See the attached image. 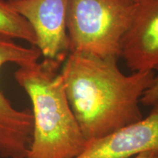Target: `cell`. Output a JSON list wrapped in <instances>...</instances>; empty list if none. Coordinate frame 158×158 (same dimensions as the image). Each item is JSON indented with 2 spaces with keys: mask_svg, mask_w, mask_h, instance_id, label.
<instances>
[{
  "mask_svg": "<svg viewBox=\"0 0 158 158\" xmlns=\"http://www.w3.org/2000/svg\"><path fill=\"white\" fill-rule=\"evenodd\" d=\"M120 57L133 72L158 71V0H136Z\"/></svg>",
  "mask_w": 158,
  "mask_h": 158,
  "instance_id": "obj_6",
  "label": "cell"
},
{
  "mask_svg": "<svg viewBox=\"0 0 158 158\" xmlns=\"http://www.w3.org/2000/svg\"><path fill=\"white\" fill-rule=\"evenodd\" d=\"M41 53L36 46L18 44L0 35V70L7 63L19 67L36 62ZM33 115L29 110H19L0 89V157L27 158L33 135Z\"/></svg>",
  "mask_w": 158,
  "mask_h": 158,
  "instance_id": "obj_4",
  "label": "cell"
},
{
  "mask_svg": "<svg viewBox=\"0 0 158 158\" xmlns=\"http://www.w3.org/2000/svg\"><path fill=\"white\" fill-rule=\"evenodd\" d=\"M69 0H16L7 2L31 25L36 47L43 58L64 63L70 53L67 31Z\"/></svg>",
  "mask_w": 158,
  "mask_h": 158,
  "instance_id": "obj_5",
  "label": "cell"
},
{
  "mask_svg": "<svg viewBox=\"0 0 158 158\" xmlns=\"http://www.w3.org/2000/svg\"><path fill=\"white\" fill-rule=\"evenodd\" d=\"M61 65L43 59L14 73L32 106V141L27 158H76L87 145L67 98Z\"/></svg>",
  "mask_w": 158,
  "mask_h": 158,
  "instance_id": "obj_2",
  "label": "cell"
},
{
  "mask_svg": "<svg viewBox=\"0 0 158 158\" xmlns=\"http://www.w3.org/2000/svg\"><path fill=\"white\" fill-rule=\"evenodd\" d=\"M5 2H12V1H16V0H4Z\"/></svg>",
  "mask_w": 158,
  "mask_h": 158,
  "instance_id": "obj_11",
  "label": "cell"
},
{
  "mask_svg": "<svg viewBox=\"0 0 158 158\" xmlns=\"http://www.w3.org/2000/svg\"><path fill=\"white\" fill-rule=\"evenodd\" d=\"M134 1H136V0H134Z\"/></svg>",
  "mask_w": 158,
  "mask_h": 158,
  "instance_id": "obj_12",
  "label": "cell"
},
{
  "mask_svg": "<svg viewBox=\"0 0 158 158\" xmlns=\"http://www.w3.org/2000/svg\"><path fill=\"white\" fill-rule=\"evenodd\" d=\"M146 152L158 153V100L146 117L87 142L84 151L76 158H131Z\"/></svg>",
  "mask_w": 158,
  "mask_h": 158,
  "instance_id": "obj_7",
  "label": "cell"
},
{
  "mask_svg": "<svg viewBox=\"0 0 158 158\" xmlns=\"http://www.w3.org/2000/svg\"><path fill=\"white\" fill-rule=\"evenodd\" d=\"M135 5L134 0H69L70 53L118 59Z\"/></svg>",
  "mask_w": 158,
  "mask_h": 158,
  "instance_id": "obj_3",
  "label": "cell"
},
{
  "mask_svg": "<svg viewBox=\"0 0 158 158\" xmlns=\"http://www.w3.org/2000/svg\"><path fill=\"white\" fill-rule=\"evenodd\" d=\"M117 61L70 52L60 71L70 108L87 142L143 117L141 99L153 82L155 72L125 75Z\"/></svg>",
  "mask_w": 158,
  "mask_h": 158,
  "instance_id": "obj_1",
  "label": "cell"
},
{
  "mask_svg": "<svg viewBox=\"0 0 158 158\" xmlns=\"http://www.w3.org/2000/svg\"><path fill=\"white\" fill-rule=\"evenodd\" d=\"M0 35L23 40L32 46L37 45L36 36L31 25L4 0H0Z\"/></svg>",
  "mask_w": 158,
  "mask_h": 158,
  "instance_id": "obj_8",
  "label": "cell"
},
{
  "mask_svg": "<svg viewBox=\"0 0 158 158\" xmlns=\"http://www.w3.org/2000/svg\"><path fill=\"white\" fill-rule=\"evenodd\" d=\"M158 100V76L155 77L153 82L144 92L141 99V103L146 106H152Z\"/></svg>",
  "mask_w": 158,
  "mask_h": 158,
  "instance_id": "obj_9",
  "label": "cell"
},
{
  "mask_svg": "<svg viewBox=\"0 0 158 158\" xmlns=\"http://www.w3.org/2000/svg\"><path fill=\"white\" fill-rule=\"evenodd\" d=\"M131 158H158V153L155 152H146L138 154Z\"/></svg>",
  "mask_w": 158,
  "mask_h": 158,
  "instance_id": "obj_10",
  "label": "cell"
}]
</instances>
